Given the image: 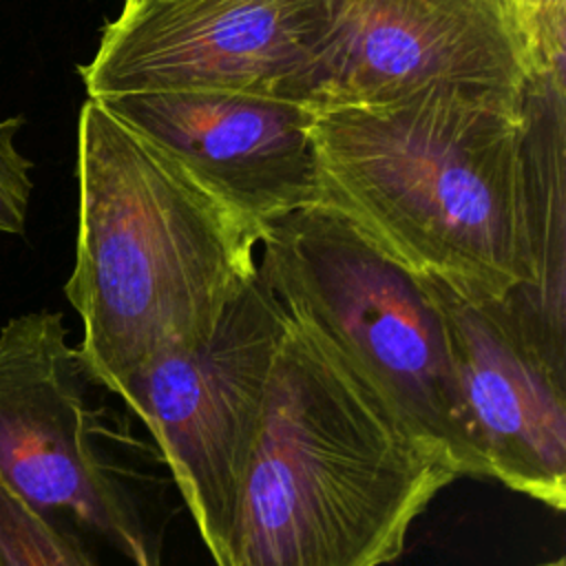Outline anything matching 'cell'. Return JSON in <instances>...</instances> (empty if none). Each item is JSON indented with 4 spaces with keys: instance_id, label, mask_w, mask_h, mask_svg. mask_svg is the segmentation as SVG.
Wrapping results in <instances>:
<instances>
[{
    "instance_id": "14",
    "label": "cell",
    "mask_w": 566,
    "mask_h": 566,
    "mask_svg": "<svg viewBox=\"0 0 566 566\" xmlns=\"http://www.w3.org/2000/svg\"><path fill=\"white\" fill-rule=\"evenodd\" d=\"M535 566H566V559L564 557H555L551 562H542V564H535Z\"/></svg>"
},
{
    "instance_id": "15",
    "label": "cell",
    "mask_w": 566,
    "mask_h": 566,
    "mask_svg": "<svg viewBox=\"0 0 566 566\" xmlns=\"http://www.w3.org/2000/svg\"><path fill=\"white\" fill-rule=\"evenodd\" d=\"M513 2H515V4H517V0H513Z\"/></svg>"
},
{
    "instance_id": "13",
    "label": "cell",
    "mask_w": 566,
    "mask_h": 566,
    "mask_svg": "<svg viewBox=\"0 0 566 566\" xmlns=\"http://www.w3.org/2000/svg\"><path fill=\"white\" fill-rule=\"evenodd\" d=\"M517 7L526 13V18L566 11V0H517Z\"/></svg>"
},
{
    "instance_id": "3",
    "label": "cell",
    "mask_w": 566,
    "mask_h": 566,
    "mask_svg": "<svg viewBox=\"0 0 566 566\" xmlns=\"http://www.w3.org/2000/svg\"><path fill=\"white\" fill-rule=\"evenodd\" d=\"M77 241L64 285L88 382L117 394L168 349L203 343L256 276L259 241L172 157L86 97Z\"/></svg>"
},
{
    "instance_id": "10",
    "label": "cell",
    "mask_w": 566,
    "mask_h": 566,
    "mask_svg": "<svg viewBox=\"0 0 566 566\" xmlns=\"http://www.w3.org/2000/svg\"><path fill=\"white\" fill-rule=\"evenodd\" d=\"M436 305L453 376L489 478L566 509V365L551 358L497 298H471L418 274Z\"/></svg>"
},
{
    "instance_id": "6",
    "label": "cell",
    "mask_w": 566,
    "mask_h": 566,
    "mask_svg": "<svg viewBox=\"0 0 566 566\" xmlns=\"http://www.w3.org/2000/svg\"><path fill=\"white\" fill-rule=\"evenodd\" d=\"M539 60L513 0H325L310 57L274 95L327 111L394 104L433 86L524 93Z\"/></svg>"
},
{
    "instance_id": "1",
    "label": "cell",
    "mask_w": 566,
    "mask_h": 566,
    "mask_svg": "<svg viewBox=\"0 0 566 566\" xmlns=\"http://www.w3.org/2000/svg\"><path fill=\"white\" fill-rule=\"evenodd\" d=\"M524 93L433 86L316 111L321 201L378 250L471 298L506 296L555 336L524 170Z\"/></svg>"
},
{
    "instance_id": "4",
    "label": "cell",
    "mask_w": 566,
    "mask_h": 566,
    "mask_svg": "<svg viewBox=\"0 0 566 566\" xmlns=\"http://www.w3.org/2000/svg\"><path fill=\"white\" fill-rule=\"evenodd\" d=\"M259 245V276L287 318L325 340L460 475L489 478L418 274L325 203L276 219Z\"/></svg>"
},
{
    "instance_id": "12",
    "label": "cell",
    "mask_w": 566,
    "mask_h": 566,
    "mask_svg": "<svg viewBox=\"0 0 566 566\" xmlns=\"http://www.w3.org/2000/svg\"><path fill=\"white\" fill-rule=\"evenodd\" d=\"M22 117L0 122V232L22 234L27 226L29 197L33 190V164L15 148V133Z\"/></svg>"
},
{
    "instance_id": "9",
    "label": "cell",
    "mask_w": 566,
    "mask_h": 566,
    "mask_svg": "<svg viewBox=\"0 0 566 566\" xmlns=\"http://www.w3.org/2000/svg\"><path fill=\"white\" fill-rule=\"evenodd\" d=\"M95 102L172 157L256 241L276 219L321 201L316 111L305 104L248 88L122 93Z\"/></svg>"
},
{
    "instance_id": "5",
    "label": "cell",
    "mask_w": 566,
    "mask_h": 566,
    "mask_svg": "<svg viewBox=\"0 0 566 566\" xmlns=\"http://www.w3.org/2000/svg\"><path fill=\"white\" fill-rule=\"evenodd\" d=\"M283 323L256 270L203 343L155 356L117 391L153 433L217 566H226Z\"/></svg>"
},
{
    "instance_id": "11",
    "label": "cell",
    "mask_w": 566,
    "mask_h": 566,
    "mask_svg": "<svg viewBox=\"0 0 566 566\" xmlns=\"http://www.w3.org/2000/svg\"><path fill=\"white\" fill-rule=\"evenodd\" d=\"M0 566H97L60 522L35 513L0 478Z\"/></svg>"
},
{
    "instance_id": "8",
    "label": "cell",
    "mask_w": 566,
    "mask_h": 566,
    "mask_svg": "<svg viewBox=\"0 0 566 566\" xmlns=\"http://www.w3.org/2000/svg\"><path fill=\"white\" fill-rule=\"evenodd\" d=\"M325 0H124L82 64L86 95L268 91L310 57Z\"/></svg>"
},
{
    "instance_id": "7",
    "label": "cell",
    "mask_w": 566,
    "mask_h": 566,
    "mask_svg": "<svg viewBox=\"0 0 566 566\" xmlns=\"http://www.w3.org/2000/svg\"><path fill=\"white\" fill-rule=\"evenodd\" d=\"M60 312L0 329V478L35 513L69 515L133 566H161L137 504L93 442L86 374Z\"/></svg>"
},
{
    "instance_id": "2",
    "label": "cell",
    "mask_w": 566,
    "mask_h": 566,
    "mask_svg": "<svg viewBox=\"0 0 566 566\" xmlns=\"http://www.w3.org/2000/svg\"><path fill=\"white\" fill-rule=\"evenodd\" d=\"M455 478L440 449L285 314L226 566L391 564Z\"/></svg>"
}]
</instances>
